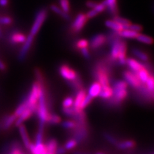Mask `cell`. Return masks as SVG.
Listing matches in <instances>:
<instances>
[{"label":"cell","instance_id":"4fadbf2b","mask_svg":"<svg viewBox=\"0 0 154 154\" xmlns=\"http://www.w3.org/2000/svg\"><path fill=\"white\" fill-rule=\"evenodd\" d=\"M19 133H20V135L22 138L23 142L25 144V147L28 149L29 146H30V144H31V141L30 140V138H29L28 134L26 131V128L25 127V126L24 125H21L19 126Z\"/></svg>","mask_w":154,"mask_h":154},{"label":"cell","instance_id":"7402d4cb","mask_svg":"<svg viewBox=\"0 0 154 154\" xmlns=\"http://www.w3.org/2000/svg\"><path fill=\"white\" fill-rule=\"evenodd\" d=\"M105 25L109 28L111 29L112 31H114L117 33L123 30V27L116 21H114L113 19L112 20H107L105 23Z\"/></svg>","mask_w":154,"mask_h":154},{"label":"cell","instance_id":"7a4b0ae2","mask_svg":"<svg viewBox=\"0 0 154 154\" xmlns=\"http://www.w3.org/2000/svg\"><path fill=\"white\" fill-rule=\"evenodd\" d=\"M39 89L40 82L37 81L33 84L30 93L25 101L28 107L30 108L33 112H35L37 110L38 96H39Z\"/></svg>","mask_w":154,"mask_h":154},{"label":"cell","instance_id":"9c48e42d","mask_svg":"<svg viewBox=\"0 0 154 154\" xmlns=\"http://www.w3.org/2000/svg\"><path fill=\"white\" fill-rule=\"evenodd\" d=\"M127 43L124 41H120L119 52L118 60L120 65L126 64V59H127Z\"/></svg>","mask_w":154,"mask_h":154},{"label":"cell","instance_id":"30bf717a","mask_svg":"<svg viewBox=\"0 0 154 154\" xmlns=\"http://www.w3.org/2000/svg\"><path fill=\"white\" fill-rule=\"evenodd\" d=\"M33 38H34V36H33L30 34H29L28 36L26 37V39L25 42H24V45L19 55V59L20 60H23L25 59V57L27 54V53L29 51V50H30V48L32 46Z\"/></svg>","mask_w":154,"mask_h":154},{"label":"cell","instance_id":"b9f144b4","mask_svg":"<svg viewBox=\"0 0 154 154\" xmlns=\"http://www.w3.org/2000/svg\"><path fill=\"white\" fill-rule=\"evenodd\" d=\"M104 136H105V137L107 139L109 143H112L113 144H116L118 143L116 139L112 136H111V135H110L109 134H105Z\"/></svg>","mask_w":154,"mask_h":154},{"label":"cell","instance_id":"836d02e7","mask_svg":"<svg viewBox=\"0 0 154 154\" xmlns=\"http://www.w3.org/2000/svg\"><path fill=\"white\" fill-rule=\"evenodd\" d=\"M62 112H63V113L66 116H69V117H74V116L76 113V110H75L73 107H67V108L63 107V109H62Z\"/></svg>","mask_w":154,"mask_h":154},{"label":"cell","instance_id":"5bb4252c","mask_svg":"<svg viewBox=\"0 0 154 154\" xmlns=\"http://www.w3.org/2000/svg\"><path fill=\"white\" fill-rule=\"evenodd\" d=\"M33 111L30 109L28 107L25 111H24L19 116L18 118H17V120L15 122L16 123V126L19 127V125L23 124L24 122H25L26 119H28L32 115Z\"/></svg>","mask_w":154,"mask_h":154},{"label":"cell","instance_id":"816d5d0a","mask_svg":"<svg viewBox=\"0 0 154 154\" xmlns=\"http://www.w3.org/2000/svg\"><path fill=\"white\" fill-rule=\"evenodd\" d=\"M2 32L1 30V28H0V37H2Z\"/></svg>","mask_w":154,"mask_h":154},{"label":"cell","instance_id":"8992f818","mask_svg":"<svg viewBox=\"0 0 154 154\" xmlns=\"http://www.w3.org/2000/svg\"><path fill=\"white\" fill-rule=\"evenodd\" d=\"M96 76L98 82L102 87H106L110 85L109 76L107 69L102 66H100L96 70Z\"/></svg>","mask_w":154,"mask_h":154},{"label":"cell","instance_id":"4dcf8cb0","mask_svg":"<svg viewBox=\"0 0 154 154\" xmlns=\"http://www.w3.org/2000/svg\"><path fill=\"white\" fill-rule=\"evenodd\" d=\"M27 108H28V105H27L26 102H23V103H21L20 105H19L18 106L15 112H14V114L16 115V116L17 118H18V117L19 116H20L24 111H25V110Z\"/></svg>","mask_w":154,"mask_h":154},{"label":"cell","instance_id":"6da1fadb","mask_svg":"<svg viewBox=\"0 0 154 154\" xmlns=\"http://www.w3.org/2000/svg\"><path fill=\"white\" fill-rule=\"evenodd\" d=\"M128 84L125 81L118 80L113 85V102L116 103H122L127 97Z\"/></svg>","mask_w":154,"mask_h":154},{"label":"cell","instance_id":"c3c4849f","mask_svg":"<svg viewBox=\"0 0 154 154\" xmlns=\"http://www.w3.org/2000/svg\"><path fill=\"white\" fill-rule=\"evenodd\" d=\"M8 3V0H0V5L2 7L7 6Z\"/></svg>","mask_w":154,"mask_h":154},{"label":"cell","instance_id":"ba28073f","mask_svg":"<svg viewBox=\"0 0 154 154\" xmlns=\"http://www.w3.org/2000/svg\"><path fill=\"white\" fill-rule=\"evenodd\" d=\"M107 40V37L104 34H97L93 36L91 38L90 42V46L93 50L98 49V48L102 46Z\"/></svg>","mask_w":154,"mask_h":154},{"label":"cell","instance_id":"1f68e13d","mask_svg":"<svg viewBox=\"0 0 154 154\" xmlns=\"http://www.w3.org/2000/svg\"><path fill=\"white\" fill-rule=\"evenodd\" d=\"M60 5L62 11L68 14L70 11V5L69 0H60Z\"/></svg>","mask_w":154,"mask_h":154},{"label":"cell","instance_id":"cb8c5ba5","mask_svg":"<svg viewBox=\"0 0 154 154\" xmlns=\"http://www.w3.org/2000/svg\"><path fill=\"white\" fill-rule=\"evenodd\" d=\"M50 8L53 12H55L57 14H59V15H60L61 17H63L64 19H66V20L67 21L70 20L71 17L69 14L64 12V11H62V10L61 8H60L58 6L55 5H51Z\"/></svg>","mask_w":154,"mask_h":154},{"label":"cell","instance_id":"f1b7e54d","mask_svg":"<svg viewBox=\"0 0 154 154\" xmlns=\"http://www.w3.org/2000/svg\"><path fill=\"white\" fill-rule=\"evenodd\" d=\"M145 84H146L147 91L153 96V90H154V80H153V76L152 75H150V76H149L148 79L147 81L146 82Z\"/></svg>","mask_w":154,"mask_h":154},{"label":"cell","instance_id":"f35d334b","mask_svg":"<svg viewBox=\"0 0 154 154\" xmlns=\"http://www.w3.org/2000/svg\"><path fill=\"white\" fill-rule=\"evenodd\" d=\"M94 9L99 14V13L103 12L106 9V7L104 3L102 2L101 3H98L97 4H96V5L94 7Z\"/></svg>","mask_w":154,"mask_h":154},{"label":"cell","instance_id":"7c38bea8","mask_svg":"<svg viewBox=\"0 0 154 154\" xmlns=\"http://www.w3.org/2000/svg\"><path fill=\"white\" fill-rule=\"evenodd\" d=\"M103 2L111 15L114 16L118 15V7L117 0H104Z\"/></svg>","mask_w":154,"mask_h":154},{"label":"cell","instance_id":"ffe728a7","mask_svg":"<svg viewBox=\"0 0 154 154\" xmlns=\"http://www.w3.org/2000/svg\"><path fill=\"white\" fill-rule=\"evenodd\" d=\"M45 145L47 150V154H55L56 150L58 147L56 139H50L49 141H48Z\"/></svg>","mask_w":154,"mask_h":154},{"label":"cell","instance_id":"ac0fdd59","mask_svg":"<svg viewBox=\"0 0 154 154\" xmlns=\"http://www.w3.org/2000/svg\"><path fill=\"white\" fill-rule=\"evenodd\" d=\"M112 88H110V86L109 85L106 87H102V89H101L98 96L103 99H109L112 97Z\"/></svg>","mask_w":154,"mask_h":154},{"label":"cell","instance_id":"277c9868","mask_svg":"<svg viewBox=\"0 0 154 154\" xmlns=\"http://www.w3.org/2000/svg\"><path fill=\"white\" fill-rule=\"evenodd\" d=\"M123 76L125 80V82L132 88L139 89L140 88L142 83L139 80L137 74L135 72L131 71H126L123 73Z\"/></svg>","mask_w":154,"mask_h":154},{"label":"cell","instance_id":"f5cc1de1","mask_svg":"<svg viewBox=\"0 0 154 154\" xmlns=\"http://www.w3.org/2000/svg\"><path fill=\"white\" fill-rule=\"evenodd\" d=\"M43 154H47V153H43Z\"/></svg>","mask_w":154,"mask_h":154},{"label":"cell","instance_id":"74e56055","mask_svg":"<svg viewBox=\"0 0 154 154\" xmlns=\"http://www.w3.org/2000/svg\"><path fill=\"white\" fill-rule=\"evenodd\" d=\"M74 100L72 97H67L62 102V107L67 108L73 107Z\"/></svg>","mask_w":154,"mask_h":154},{"label":"cell","instance_id":"d590c367","mask_svg":"<svg viewBox=\"0 0 154 154\" xmlns=\"http://www.w3.org/2000/svg\"><path fill=\"white\" fill-rule=\"evenodd\" d=\"M93 99V98L91 97V96H89V94L86 95L84 101H83L82 103V105H81V107H80L81 110H83L84 109H85L87 107H88V106L91 103V102H92Z\"/></svg>","mask_w":154,"mask_h":154},{"label":"cell","instance_id":"484cf974","mask_svg":"<svg viewBox=\"0 0 154 154\" xmlns=\"http://www.w3.org/2000/svg\"><path fill=\"white\" fill-rule=\"evenodd\" d=\"M136 38L138 41L146 45H152L153 42V40L152 37L146 35L141 34V33H139L137 34Z\"/></svg>","mask_w":154,"mask_h":154},{"label":"cell","instance_id":"ab89813d","mask_svg":"<svg viewBox=\"0 0 154 154\" xmlns=\"http://www.w3.org/2000/svg\"><path fill=\"white\" fill-rule=\"evenodd\" d=\"M12 20L11 17L5 16V17H0V24L3 25H8L12 23Z\"/></svg>","mask_w":154,"mask_h":154},{"label":"cell","instance_id":"8fae6325","mask_svg":"<svg viewBox=\"0 0 154 154\" xmlns=\"http://www.w3.org/2000/svg\"><path fill=\"white\" fill-rule=\"evenodd\" d=\"M85 96H86V92L85 90L80 89L79 91V92H78V93H77V94L76 96V98L74 100L73 105V108L75 109L76 112L83 111V110H81L80 107H81V105H82V103L85 97Z\"/></svg>","mask_w":154,"mask_h":154},{"label":"cell","instance_id":"db71d44e","mask_svg":"<svg viewBox=\"0 0 154 154\" xmlns=\"http://www.w3.org/2000/svg\"><path fill=\"white\" fill-rule=\"evenodd\" d=\"M21 154H22V153H21Z\"/></svg>","mask_w":154,"mask_h":154},{"label":"cell","instance_id":"44dd1931","mask_svg":"<svg viewBox=\"0 0 154 154\" xmlns=\"http://www.w3.org/2000/svg\"><path fill=\"white\" fill-rule=\"evenodd\" d=\"M136 73L137 74L139 80L141 81V82L142 84H145L148 79L149 76L150 75V74L149 73L148 69L144 66L141 69H139L137 72H136Z\"/></svg>","mask_w":154,"mask_h":154},{"label":"cell","instance_id":"7dc6e473","mask_svg":"<svg viewBox=\"0 0 154 154\" xmlns=\"http://www.w3.org/2000/svg\"><path fill=\"white\" fill-rule=\"evenodd\" d=\"M6 68H7L6 65L5 64L4 62L1 59H0V70L5 71L6 70Z\"/></svg>","mask_w":154,"mask_h":154},{"label":"cell","instance_id":"4316f807","mask_svg":"<svg viewBox=\"0 0 154 154\" xmlns=\"http://www.w3.org/2000/svg\"><path fill=\"white\" fill-rule=\"evenodd\" d=\"M17 117L16 116V115L13 114L8 116L5 119V121L3 123V128L4 129H8L10 127H11L12 124L15 123L17 119Z\"/></svg>","mask_w":154,"mask_h":154},{"label":"cell","instance_id":"bcb514c9","mask_svg":"<svg viewBox=\"0 0 154 154\" xmlns=\"http://www.w3.org/2000/svg\"><path fill=\"white\" fill-rule=\"evenodd\" d=\"M66 152V150L65 149L64 147H57L56 152H55V154H65Z\"/></svg>","mask_w":154,"mask_h":154},{"label":"cell","instance_id":"603a6c76","mask_svg":"<svg viewBox=\"0 0 154 154\" xmlns=\"http://www.w3.org/2000/svg\"><path fill=\"white\" fill-rule=\"evenodd\" d=\"M117 147L120 150H126V149H130L135 147L136 146V142L132 140L124 141L122 142H119L116 144Z\"/></svg>","mask_w":154,"mask_h":154},{"label":"cell","instance_id":"8d00e7d4","mask_svg":"<svg viewBox=\"0 0 154 154\" xmlns=\"http://www.w3.org/2000/svg\"><path fill=\"white\" fill-rule=\"evenodd\" d=\"M77 145V141L75 140V139H69V141H67L65 145L64 148L66 150H71V149L74 148Z\"/></svg>","mask_w":154,"mask_h":154},{"label":"cell","instance_id":"83f0119b","mask_svg":"<svg viewBox=\"0 0 154 154\" xmlns=\"http://www.w3.org/2000/svg\"><path fill=\"white\" fill-rule=\"evenodd\" d=\"M132 53L135 56L137 57L138 59H139L143 62H147L149 59V57H148V55L146 54H145L144 52L141 51L140 50L134 48V49L132 50Z\"/></svg>","mask_w":154,"mask_h":154},{"label":"cell","instance_id":"d6986e66","mask_svg":"<svg viewBox=\"0 0 154 154\" xmlns=\"http://www.w3.org/2000/svg\"><path fill=\"white\" fill-rule=\"evenodd\" d=\"M26 39V37L19 32H15L11 36V41L14 44H20L24 43Z\"/></svg>","mask_w":154,"mask_h":154},{"label":"cell","instance_id":"60d3db41","mask_svg":"<svg viewBox=\"0 0 154 154\" xmlns=\"http://www.w3.org/2000/svg\"><path fill=\"white\" fill-rule=\"evenodd\" d=\"M129 29H131L132 30H134L136 32H141L143 30V27L141 25H136V24H131V25L129 26L128 27Z\"/></svg>","mask_w":154,"mask_h":154},{"label":"cell","instance_id":"d4e9b609","mask_svg":"<svg viewBox=\"0 0 154 154\" xmlns=\"http://www.w3.org/2000/svg\"><path fill=\"white\" fill-rule=\"evenodd\" d=\"M113 20L118 23L119 25H121L123 27V29L128 28L129 26L132 24L131 21H129L128 19H127L123 18V17H121L118 16V15L114 16Z\"/></svg>","mask_w":154,"mask_h":154},{"label":"cell","instance_id":"f907efd6","mask_svg":"<svg viewBox=\"0 0 154 154\" xmlns=\"http://www.w3.org/2000/svg\"><path fill=\"white\" fill-rule=\"evenodd\" d=\"M95 154H105V153H103V152H96Z\"/></svg>","mask_w":154,"mask_h":154},{"label":"cell","instance_id":"f546056e","mask_svg":"<svg viewBox=\"0 0 154 154\" xmlns=\"http://www.w3.org/2000/svg\"><path fill=\"white\" fill-rule=\"evenodd\" d=\"M47 122L50 123V124H54V125H56V124H59L61 122V118L59 116L55 114H50L49 118H48V119Z\"/></svg>","mask_w":154,"mask_h":154},{"label":"cell","instance_id":"ee69618b","mask_svg":"<svg viewBox=\"0 0 154 154\" xmlns=\"http://www.w3.org/2000/svg\"><path fill=\"white\" fill-rule=\"evenodd\" d=\"M81 51V54L86 59H89L90 58V53L88 50V48H82V49L80 50Z\"/></svg>","mask_w":154,"mask_h":154},{"label":"cell","instance_id":"9a60e30c","mask_svg":"<svg viewBox=\"0 0 154 154\" xmlns=\"http://www.w3.org/2000/svg\"><path fill=\"white\" fill-rule=\"evenodd\" d=\"M126 64L131 68V69L133 72H135V73H136L139 69H141L143 67H144L141 63H140V62L136 59H132V58H128V59H126Z\"/></svg>","mask_w":154,"mask_h":154},{"label":"cell","instance_id":"2e32d148","mask_svg":"<svg viewBox=\"0 0 154 154\" xmlns=\"http://www.w3.org/2000/svg\"><path fill=\"white\" fill-rule=\"evenodd\" d=\"M102 89V85L98 82H95L93 84H91L89 89V95L91 96L93 98L97 97Z\"/></svg>","mask_w":154,"mask_h":154},{"label":"cell","instance_id":"e0dca14e","mask_svg":"<svg viewBox=\"0 0 154 154\" xmlns=\"http://www.w3.org/2000/svg\"><path fill=\"white\" fill-rule=\"evenodd\" d=\"M138 33V32L132 30L131 29L126 28L118 32V34L119 37H123L126 38H136Z\"/></svg>","mask_w":154,"mask_h":154},{"label":"cell","instance_id":"5b68a950","mask_svg":"<svg viewBox=\"0 0 154 154\" xmlns=\"http://www.w3.org/2000/svg\"><path fill=\"white\" fill-rule=\"evenodd\" d=\"M88 18L87 17L86 15L84 13H80L75 17L71 25L72 31L75 33L80 32L88 22Z\"/></svg>","mask_w":154,"mask_h":154},{"label":"cell","instance_id":"f6af8a7d","mask_svg":"<svg viewBox=\"0 0 154 154\" xmlns=\"http://www.w3.org/2000/svg\"><path fill=\"white\" fill-rule=\"evenodd\" d=\"M97 3H96V2L91 1V0H89V1L86 2V6L89 7V8H94V7L96 5V4H97Z\"/></svg>","mask_w":154,"mask_h":154},{"label":"cell","instance_id":"52a82bcc","mask_svg":"<svg viewBox=\"0 0 154 154\" xmlns=\"http://www.w3.org/2000/svg\"><path fill=\"white\" fill-rule=\"evenodd\" d=\"M59 73L62 78L68 81H73L78 76L76 71L67 64L60 66L59 67Z\"/></svg>","mask_w":154,"mask_h":154},{"label":"cell","instance_id":"3957f363","mask_svg":"<svg viewBox=\"0 0 154 154\" xmlns=\"http://www.w3.org/2000/svg\"><path fill=\"white\" fill-rule=\"evenodd\" d=\"M47 17V11L45 8H42L38 11L35 16V19L34 20L32 27L31 28L30 34L34 36L39 31L40 28H41L42 24L44 23Z\"/></svg>","mask_w":154,"mask_h":154},{"label":"cell","instance_id":"681fc988","mask_svg":"<svg viewBox=\"0 0 154 154\" xmlns=\"http://www.w3.org/2000/svg\"><path fill=\"white\" fill-rule=\"evenodd\" d=\"M75 154H90L88 153H84V152H76Z\"/></svg>","mask_w":154,"mask_h":154},{"label":"cell","instance_id":"d6a6232c","mask_svg":"<svg viewBox=\"0 0 154 154\" xmlns=\"http://www.w3.org/2000/svg\"><path fill=\"white\" fill-rule=\"evenodd\" d=\"M62 127L66 129H72L75 128L77 127V123L74 121L67 120V121H65L62 123Z\"/></svg>","mask_w":154,"mask_h":154},{"label":"cell","instance_id":"e575fe53","mask_svg":"<svg viewBox=\"0 0 154 154\" xmlns=\"http://www.w3.org/2000/svg\"><path fill=\"white\" fill-rule=\"evenodd\" d=\"M89 45V41L86 39H80L76 43V47L79 50L82 49L84 48H88Z\"/></svg>","mask_w":154,"mask_h":154},{"label":"cell","instance_id":"7bdbcfd3","mask_svg":"<svg viewBox=\"0 0 154 154\" xmlns=\"http://www.w3.org/2000/svg\"><path fill=\"white\" fill-rule=\"evenodd\" d=\"M98 14V13L96 12L94 8H92L91 10L90 11H89L88 13H87L85 15L88 19H91V18H93L94 17H96Z\"/></svg>","mask_w":154,"mask_h":154}]
</instances>
